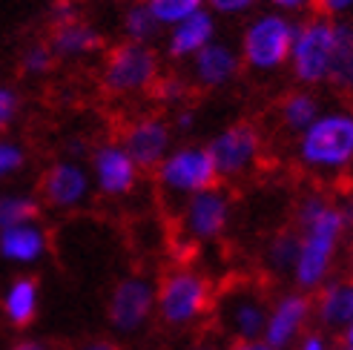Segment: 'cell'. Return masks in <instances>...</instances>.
Listing matches in <instances>:
<instances>
[{
  "label": "cell",
  "mask_w": 353,
  "mask_h": 350,
  "mask_svg": "<svg viewBox=\"0 0 353 350\" xmlns=\"http://www.w3.org/2000/svg\"><path fill=\"white\" fill-rule=\"evenodd\" d=\"M299 258L293 267V285L302 293H316L333 278L339 247L347 233V216L342 204L330 201L325 192H307L296 204Z\"/></svg>",
  "instance_id": "cell-1"
},
{
  "label": "cell",
  "mask_w": 353,
  "mask_h": 350,
  "mask_svg": "<svg viewBox=\"0 0 353 350\" xmlns=\"http://www.w3.org/2000/svg\"><path fill=\"white\" fill-rule=\"evenodd\" d=\"M350 43L353 21H327L322 14H313L299 23L288 61L299 90L333 83L342 92H353Z\"/></svg>",
  "instance_id": "cell-2"
},
{
  "label": "cell",
  "mask_w": 353,
  "mask_h": 350,
  "mask_svg": "<svg viewBox=\"0 0 353 350\" xmlns=\"http://www.w3.org/2000/svg\"><path fill=\"white\" fill-rule=\"evenodd\" d=\"M296 158L305 169L333 175L353 164V112L325 110L296 138Z\"/></svg>",
  "instance_id": "cell-3"
},
{
  "label": "cell",
  "mask_w": 353,
  "mask_h": 350,
  "mask_svg": "<svg viewBox=\"0 0 353 350\" xmlns=\"http://www.w3.org/2000/svg\"><path fill=\"white\" fill-rule=\"evenodd\" d=\"M213 285L196 267H172L155 285V316L167 327H192L213 313Z\"/></svg>",
  "instance_id": "cell-4"
},
{
  "label": "cell",
  "mask_w": 353,
  "mask_h": 350,
  "mask_svg": "<svg viewBox=\"0 0 353 350\" xmlns=\"http://www.w3.org/2000/svg\"><path fill=\"white\" fill-rule=\"evenodd\" d=\"M296 21L281 12H256L244 23L239 38V55L241 66L259 75H273L285 69L290 61V49L296 38Z\"/></svg>",
  "instance_id": "cell-5"
},
{
  "label": "cell",
  "mask_w": 353,
  "mask_h": 350,
  "mask_svg": "<svg viewBox=\"0 0 353 350\" xmlns=\"http://www.w3.org/2000/svg\"><path fill=\"white\" fill-rule=\"evenodd\" d=\"M155 189L161 192L167 204H184L187 198L199 196L204 189L219 187V172L216 164L210 158L207 144H179L172 147L167 158L152 169Z\"/></svg>",
  "instance_id": "cell-6"
},
{
  "label": "cell",
  "mask_w": 353,
  "mask_h": 350,
  "mask_svg": "<svg viewBox=\"0 0 353 350\" xmlns=\"http://www.w3.org/2000/svg\"><path fill=\"white\" fill-rule=\"evenodd\" d=\"M161 78V58L152 46L121 41L103 52L101 90L110 98H141L150 95L155 81Z\"/></svg>",
  "instance_id": "cell-7"
},
{
  "label": "cell",
  "mask_w": 353,
  "mask_h": 350,
  "mask_svg": "<svg viewBox=\"0 0 353 350\" xmlns=\"http://www.w3.org/2000/svg\"><path fill=\"white\" fill-rule=\"evenodd\" d=\"M270 299L259 285L239 282L224 287L213 299V316L221 333L230 342H256L264 336Z\"/></svg>",
  "instance_id": "cell-8"
},
{
  "label": "cell",
  "mask_w": 353,
  "mask_h": 350,
  "mask_svg": "<svg viewBox=\"0 0 353 350\" xmlns=\"http://www.w3.org/2000/svg\"><path fill=\"white\" fill-rule=\"evenodd\" d=\"M264 138L261 130L250 121H236V124L221 127L213 138L207 141V152L216 164L219 178H244L247 172H253L256 164L261 161Z\"/></svg>",
  "instance_id": "cell-9"
},
{
  "label": "cell",
  "mask_w": 353,
  "mask_h": 350,
  "mask_svg": "<svg viewBox=\"0 0 353 350\" xmlns=\"http://www.w3.org/2000/svg\"><path fill=\"white\" fill-rule=\"evenodd\" d=\"M155 316V282L141 273L115 282L107 299V322L118 336L141 333Z\"/></svg>",
  "instance_id": "cell-10"
},
{
  "label": "cell",
  "mask_w": 353,
  "mask_h": 350,
  "mask_svg": "<svg viewBox=\"0 0 353 350\" xmlns=\"http://www.w3.org/2000/svg\"><path fill=\"white\" fill-rule=\"evenodd\" d=\"M118 144L127 150L141 172H152L175 147V132L164 112H144L123 124Z\"/></svg>",
  "instance_id": "cell-11"
},
{
  "label": "cell",
  "mask_w": 353,
  "mask_h": 350,
  "mask_svg": "<svg viewBox=\"0 0 353 350\" xmlns=\"http://www.w3.org/2000/svg\"><path fill=\"white\" fill-rule=\"evenodd\" d=\"M233 218V198L224 187L204 189L179 207V230L192 244H210L227 233Z\"/></svg>",
  "instance_id": "cell-12"
},
{
  "label": "cell",
  "mask_w": 353,
  "mask_h": 350,
  "mask_svg": "<svg viewBox=\"0 0 353 350\" xmlns=\"http://www.w3.org/2000/svg\"><path fill=\"white\" fill-rule=\"evenodd\" d=\"M95 187H92L90 167L72 158H58L55 164H49L38 181L41 204H46L49 209H58V213H69V209L83 207Z\"/></svg>",
  "instance_id": "cell-13"
},
{
  "label": "cell",
  "mask_w": 353,
  "mask_h": 350,
  "mask_svg": "<svg viewBox=\"0 0 353 350\" xmlns=\"http://www.w3.org/2000/svg\"><path fill=\"white\" fill-rule=\"evenodd\" d=\"M86 161H90L86 167H90V175H92V187L103 198H112V201L127 198L141 184V169L127 155V150L118 144V138L115 141L95 144Z\"/></svg>",
  "instance_id": "cell-14"
},
{
  "label": "cell",
  "mask_w": 353,
  "mask_h": 350,
  "mask_svg": "<svg viewBox=\"0 0 353 350\" xmlns=\"http://www.w3.org/2000/svg\"><path fill=\"white\" fill-rule=\"evenodd\" d=\"M310 322H313V296L302 290H288L270 302L261 339L273 350H293L296 342L307 333Z\"/></svg>",
  "instance_id": "cell-15"
},
{
  "label": "cell",
  "mask_w": 353,
  "mask_h": 350,
  "mask_svg": "<svg viewBox=\"0 0 353 350\" xmlns=\"http://www.w3.org/2000/svg\"><path fill=\"white\" fill-rule=\"evenodd\" d=\"M241 72V55L239 46L216 38L210 46H204L196 58L190 61V83L199 90H221L230 86Z\"/></svg>",
  "instance_id": "cell-16"
},
{
  "label": "cell",
  "mask_w": 353,
  "mask_h": 350,
  "mask_svg": "<svg viewBox=\"0 0 353 350\" xmlns=\"http://www.w3.org/2000/svg\"><path fill=\"white\" fill-rule=\"evenodd\" d=\"M219 38V17L213 12H196L184 17L181 23L164 29V55L175 63L192 61L204 46H210Z\"/></svg>",
  "instance_id": "cell-17"
},
{
  "label": "cell",
  "mask_w": 353,
  "mask_h": 350,
  "mask_svg": "<svg viewBox=\"0 0 353 350\" xmlns=\"http://www.w3.org/2000/svg\"><path fill=\"white\" fill-rule=\"evenodd\" d=\"M46 43L52 46L58 61H86V58L101 55L103 46H107L103 32L95 23L83 21V17L61 23V26H52Z\"/></svg>",
  "instance_id": "cell-18"
},
{
  "label": "cell",
  "mask_w": 353,
  "mask_h": 350,
  "mask_svg": "<svg viewBox=\"0 0 353 350\" xmlns=\"http://www.w3.org/2000/svg\"><path fill=\"white\" fill-rule=\"evenodd\" d=\"M313 319L322 333H342L353 322V278H330L313 296Z\"/></svg>",
  "instance_id": "cell-19"
},
{
  "label": "cell",
  "mask_w": 353,
  "mask_h": 350,
  "mask_svg": "<svg viewBox=\"0 0 353 350\" xmlns=\"http://www.w3.org/2000/svg\"><path fill=\"white\" fill-rule=\"evenodd\" d=\"M49 253V233L41 221L0 230V258L17 267H32Z\"/></svg>",
  "instance_id": "cell-20"
},
{
  "label": "cell",
  "mask_w": 353,
  "mask_h": 350,
  "mask_svg": "<svg viewBox=\"0 0 353 350\" xmlns=\"http://www.w3.org/2000/svg\"><path fill=\"white\" fill-rule=\"evenodd\" d=\"M3 316L14 327H29L41 310V287L32 276H17L3 290Z\"/></svg>",
  "instance_id": "cell-21"
},
{
  "label": "cell",
  "mask_w": 353,
  "mask_h": 350,
  "mask_svg": "<svg viewBox=\"0 0 353 350\" xmlns=\"http://www.w3.org/2000/svg\"><path fill=\"white\" fill-rule=\"evenodd\" d=\"M322 112L325 110H322L319 98H316L310 90H293L279 103V124L299 138Z\"/></svg>",
  "instance_id": "cell-22"
},
{
  "label": "cell",
  "mask_w": 353,
  "mask_h": 350,
  "mask_svg": "<svg viewBox=\"0 0 353 350\" xmlns=\"http://www.w3.org/2000/svg\"><path fill=\"white\" fill-rule=\"evenodd\" d=\"M121 32H123V41L152 46L158 38H161L164 26L155 21V14L150 12V6L144 3V0H132L121 14Z\"/></svg>",
  "instance_id": "cell-23"
},
{
  "label": "cell",
  "mask_w": 353,
  "mask_h": 350,
  "mask_svg": "<svg viewBox=\"0 0 353 350\" xmlns=\"http://www.w3.org/2000/svg\"><path fill=\"white\" fill-rule=\"evenodd\" d=\"M41 198L34 192L23 189H0V230H9L17 224L38 221L41 216Z\"/></svg>",
  "instance_id": "cell-24"
},
{
  "label": "cell",
  "mask_w": 353,
  "mask_h": 350,
  "mask_svg": "<svg viewBox=\"0 0 353 350\" xmlns=\"http://www.w3.org/2000/svg\"><path fill=\"white\" fill-rule=\"evenodd\" d=\"M264 267L273 276H293L296 258H299V233L296 230H279L264 244Z\"/></svg>",
  "instance_id": "cell-25"
},
{
  "label": "cell",
  "mask_w": 353,
  "mask_h": 350,
  "mask_svg": "<svg viewBox=\"0 0 353 350\" xmlns=\"http://www.w3.org/2000/svg\"><path fill=\"white\" fill-rule=\"evenodd\" d=\"M190 95V81L175 75V72H161V78L155 81L150 98L158 103V107H167V110H179L184 107V101Z\"/></svg>",
  "instance_id": "cell-26"
},
{
  "label": "cell",
  "mask_w": 353,
  "mask_h": 350,
  "mask_svg": "<svg viewBox=\"0 0 353 350\" xmlns=\"http://www.w3.org/2000/svg\"><path fill=\"white\" fill-rule=\"evenodd\" d=\"M144 3L150 6V12L155 14V21L161 23L164 29L181 23L184 17L204 9V0H144Z\"/></svg>",
  "instance_id": "cell-27"
},
{
  "label": "cell",
  "mask_w": 353,
  "mask_h": 350,
  "mask_svg": "<svg viewBox=\"0 0 353 350\" xmlns=\"http://www.w3.org/2000/svg\"><path fill=\"white\" fill-rule=\"evenodd\" d=\"M58 58L46 41H34L21 52V72L26 78H46L55 69Z\"/></svg>",
  "instance_id": "cell-28"
},
{
  "label": "cell",
  "mask_w": 353,
  "mask_h": 350,
  "mask_svg": "<svg viewBox=\"0 0 353 350\" xmlns=\"http://www.w3.org/2000/svg\"><path fill=\"white\" fill-rule=\"evenodd\" d=\"M26 164H29L26 147L9 135L0 138V184H6L14 178V175H21L26 169Z\"/></svg>",
  "instance_id": "cell-29"
},
{
  "label": "cell",
  "mask_w": 353,
  "mask_h": 350,
  "mask_svg": "<svg viewBox=\"0 0 353 350\" xmlns=\"http://www.w3.org/2000/svg\"><path fill=\"white\" fill-rule=\"evenodd\" d=\"M21 110H23L21 92H17L12 83L0 81V138L14 127V121L21 118Z\"/></svg>",
  "instance_id": "cell-30"
},
{
  "label": "cell",
  "mask_w": 353,
  "mask_h": 350,
  "mask_svg": "<svg viewBox=\"0 0 353 350\" xmlns=\"http://www.w3.org/2000/svg\"><path fill=\"white\" fill-rule=\"evenodd\" d=\"M259 6V0H204V9L216 17H244Z\"/></svg>",
  "instance_id": "cell-31"
},
{
  "label": "cell",
  "mask_w": 353,
  "mask_h": 350,
  "mask_svg": "<svg viewBox=\"0 0 353 350\" xmlns=\"http://www.w3.org/2000/svg\"><path fill=\"white\" fill-rule=\"evenodd\" d=\"M316 14L327 21H350L353 17V0H313Z\"/></svg>",
  "instance_id": "cell-32"
},
{
  "label": "cell",
  "mask_w": 353,
  "mask_h": 350,
  "mask_svg": "<svg viewBox=\"0 0 353 350\" xmlns=\"http://www.w3.org/2000/svg\"><path fill=\"white\" fill-rule=\"evenodd\" d=\"M78 17H81V9H78L75 0H55V3L49 6V21H52V26L78 21Z\"/></svg>",
  "instance_id": "cell-33"
},
{
  "label": "cell",
  "mask_w": 353,
  "mask_h": 350,
  "mask_svg": "<svg viewBox=\"0 0 353 350\" xmlns=\"http://www.w3.org/2000/svg\"><path fill=\"white\" fill-rule=\"evenodd\" d=\"M196 121H199L196 110H192V107H179V110H172L170 124H172V132H175V135H179V132L190 135L192 130H196Z\"/></svg>",
  "instance_id": "cell-34"
},
{
  "label": "cell",
  "mask_w": 353,
  "mask_h": 350,
  "mask_svg": "<svg viewBox=\"0 0 353 350\" xmlns=\"http://www.w3.org/2000/svg\"><path fill=\"white\" fill-rule=\"evenodd\" d=\"M293 350H330V342L322 330H307V333L296 342Z\"/></svg>",
  "instance_id": "cell-35"
},
{
  "label": "cell",
  "mask_w": 353,
  "mask_h": 350,
  "mask_svg": "<svg viewBox=\"0 0 353 350\" xmlns=\"http://www.w3.org/2000/svg\"><path fill=\"white\" fill-rule=\"evenodd\" d=\"M273 12H281V14H299V12H305L313 6V0H264Z\"/></svg>",
  "instance_id": "cell-36"
},
{
  "label": "cell",
  "mask_w": 353,
  "mask_h": 350,
  "mask_svg": "<svg viewBox=\"0 0 353 350\" xmlns=\"http://www.w3.org/2000/svg\"><path fill=\"white\" fill-rule=\"evenodd\" d=\"M224 350H273L264 339H256V342H230Z\"/></svg>",
  "instance_id": "cell-37"
},
{
  "label": "cell",
  "mask_w": 353,
  "mask_h": 350,
  "mask_svg": "<svg viewBox=\"0 0 353 350\" xmlns=\"http://www.w3.org/2000/svg\"><path fill=\"white\" fill-rule=\"evenodd\" d=\"M78 350H121L112 339H92V342H83Z\"/></svg>",
  "instance_id": "cell-38"
},
{
  "label": "cell",
  "mask_w": 353,
  "mask_h": 350,
  "mask_svg": "<svg viewBox=\"0 0 353 350\" xmlns=\"http://www.w3.org/2000/svg\"><path fill=\"white\" fill-rule=\"evenodd\" d=\"M9 350H52V347L43 344V342H38V339H21L17 344H12Z\"/></svg>",
  "instance_id": "cell-39"
},
{
  "label": "cell",
  "mask_w": 353,
  "mask_h": 350,
  "mask_svg": "<svg viewBox=\"0 0 353 350\" xmlns=\"http://www.w3.org/2000/svg\"><path fill=\"white\" fill-rule=\"evenodd\" d=\"M187 350H224V347H219L216 342H210V339H201V342H196V344H190Z\"/></svg>",
  "instance_id": "cell-40"
},
{
  "label": "cell",
  "mask_w": 353,
  "mask_h": 350,
  "mask_svg": "<svg viewBox=\"0 0 353 350\" xmlns=\"http://www.w3.org/2000/svg\"><path fill=\"white\" fill-rule=\"evenodd\" d=\"M342 344H345V347H353V322L342 330Z\"/></svg>",
  "instance_id": "cell-41"
},
{
  "label": "cell",
  "mask_w": 353,
  "mask_h": 350,
  "mask_svg": "<svg viewBox=\"0 0 353 350\" xmlns=\"http://www.w3.org/2000/svg\"><path fill=\"white\" fill-rule=\"evenodd\" d=\"M347 278H353V238L347 244Z\"/></svg>",
  "instance_id": "cell-42"
},
{
  "label": "cell",
  "mask_w": 353,
  "mask_h": 350,
  "mask_svg": "<svg viewBox=\"0 0 353 350\" xmlns=\"http://www.w3.org/2000/svg\"><path fill=\"white\" fill-rule=\"evenodd\" d=\"M342 209H345V216H347V224H353V192H350V198H347V204Z\"/></svg>",
  "instance_id": "cell-43"
},
{
  "label": "cell",
  "mask_w": 353,
  "mask_h": 350,
  "mask_svg": "<svg viewBox=\"0 0 353 350\" xmlns=\"http://www.w3.org/2000/svg\"><path fill=\"white\" fill-rule=\"evenodd\" d=\"M350 66H353V43H350Z\"/></svg>",
  "instance_id": "cell-44"
},
{
  "label": "cell",
  "mask_w": 353,
  "mask_h": 350,
  "mask_svg": "<svg viewBox=\"0 0 353 350\" xmlns=\"http://www.w3.org/2000/svg\"><path fill=\"white\" fill-rule=\"evenodd\" d=\"M339 350H353V347H345V344H342V347H339Z\"/></svg>",
  "instance_id": "cell-45"
}]
</instances>
